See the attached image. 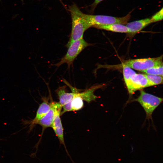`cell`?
<instances>
[{
	"mask_svg": "<svg viewBox=\"0 0 163 163\" xmlns=\"http://www.w3.org/2000/svg\"><path fill=\"white\" fill-rule=\"evenodd\" d=\"M72 27L69 39L66 44L67 47L73 41L83 38L85 31L89 28L85 18L84 13L75 4L69 7Z\"/></svg>",
	"mask_w": 163,
	"mask_h": 163,
	"instance_id": "6da1fadb",
	"label": "cell"
},
{
	"mask_svg": "<svg viewBox=\"0 0 163 163\" xmlns=\"http://www.w3.org/2000/svg\"><path fill=\"white\" fill-rule=\"evenodd\" d=\"M121 66L125 83L129 94H132L137 90L148 87L145 74L137 73L128 66Z\"/></svg>",
	"mask_w": 163,
	"mask_h": 163,
	"instance_id": "7a4b0ae2",
	"label": "cell"
},
{
	"mask_svg": "<svg viewBox=\"0 0 163 163\" xmlns=\"http://www.w3.org/2000/svg\"><path fill=\"white\" fill-rule=\"evenodd\" d=\"M131 12L125 16L117 17L105 15H93L84 14L85 18L90 27L101 25H106L113 23L126 24L129 21Z\"/></svg>",
	"mask_w": 163,
	"mask_h": 163,
	"instance_id": "3957f363",
	"label": "cell"
},
{
	"mask_svg": "<svg viewBox=\"0 0 163 163\" xmlns=\"http://www.w3.org/2000/svg\"><path fill=\"white\" fill-rule=\"evenodd\" d=\"M91 45L83 38L73 41L67 47L68 49L66 54L55 66L58 67L63 64L66 63L69 68L79 53L85 48Z\"/></svg>",
	"mask_w": 163,
	"mask_h": 163,
	"instance_id": "277c9868",
	"label": "cell"
},
{
	"mask_svg": "<svg viewBox=\"0 0 163 163\" xmlns=\"http://www.w3.org/2000/svg\"><path fill=\"white\" fill-rule=\"evenodd\" d=\"M163 99L146 92L143 90L140 91V94L133 101L138 102L143 107L146 114V118L152 119V114L154 110L162 101Z\"/></svg>",
	"mask_w": 163,
	"mask_h": 163,
	"instance_id": "5b68a950",
	"label": "cell"
},
{
	"mask_svg": "<svg viewBox=\"0 0 163 163\" xmlns=\"http://www.w3.org/2000/svg\"><path fill=\"white\" fill-rule=\"evenodd\" d=\"M163 64L162 56L156 58L131 59L125 61L120 66H126L143 72L154 66Z\"/></svg>",
	"mask_w": 163,
	"mask_h": 163,
	"instance_id": "8992f818",
	"label": "cell"
},
{
	"mask_svg": "<svg viewBox=\"0 0 163 163\" xmlns=\"http://www.w3.org/2000/svg\"><path fill=\"white\" fill-rule=\"evenodd\" d=\"M55 114L51 126L60 144L63 145L68 153L65 145L63 134V129L60 116L62 106L59 102H54Z\"/></svg>",
	"mask_w": 163,
	"mask_h": 163,
	"instance_id": "52a82bcc",
	"label": "cell"
},
{
	"mask_svg": "<svg viewBox=\"0 0 163 163\" xmlns=\"http://www.w3.org/2000/svg\"><path fill=\"white\" fill-rule=\"evenodd\" d=\"M50 107V103L48 102V99H43V102L38 108L35 117L29 123L30 129H32L34 125L37 124L39 121L46 114Z\"/></svg>",
	"mask_w": 163,
	"mask_h": 163,
	"instance_id": "ba28073f",
	"label": "cell"
},
{
	"mask_svg": "<svg viewBox=\"0 0 163 163\" xmlns=\"http://www.w3.org/2000/svg\"><path fill=\"white\" fill-rule=\"evenodd\" d=\"M55 114L54 102L50 103V107L46 114L38 122L42 128V133L46 128L51 127Z\"/></svg>",
	"mask_w": 163,
	"mask_h": 163,
	"instance_id": "9c48e42d",
	"label": "cell"
},
{
	"mask_svg": "<svg viewBox=\"0 0 163 163\" xmlns=\"http://www.w3.org/2000/svg\"><path fill=\"white\" fill-rule=\"evenodd\" d=\"M152 23L150 18H146L141 20L127 23L126 26L129 30V34L134 35L139 32L146 27Z\"/></svg>",
	"mask_w": 163,
	"mask_h": 163,
	"instance_id": "30bf717a",
	"label": "cell"
},
{
	"mask_svg": "<svg viewBox=\"0 0 163 163\" xmlns=\"http://www.w3.org/2000/svg\"><path fill=\"white\" fill-rule=\"evenodd\" d=\"M56 92L59 99V102L62 106L71 101L75 96V89H74L72 92H67L66 91L65 87L64 86L59 87L57 89Z\"/></svg>",
	"mask_w": 163,
	"mask_h": 163,
	"instance_id": "8fae6325",
	"label": "cell"
},
{
	"mask_svg": "<svg viewBox=\"0 0 163 163\" xmlns=\"http://www.w3.org/2000/svg\"><path fill=\"white\" fill-rule=\"evenodd\" d=\"M95 28L115 32L129 33L130 32L129 28L126 25L119 23L99 26Z\"/></svg>",
	"mask_w": 163,
	"mask_h": 163,
	"instance_id": "7c38bea8",
	"label": "cell"
},
{
	"mask_svg": "<svg viewBox=\"0 0 163 163\" xmlns=\"http://www.w3.org/2000/svg\"><path fill=\"white\" fill-rule=\"evenodd\" d=\"M76 91L75 95L71 101L72 111H78L81 109L83 107L84 102L82 98L77 94Z\"/></svg>",
	"mask_w": 163,
	"mask_h": 163,
	"instance_id": "4fadbf2b",
	"label": "cell"
},
{
	"mask_svg": "<svg viewBox=\"0 0 163 163\" xmlns=\"http://www.w3.org/2000/svg\"><path fill=\"white\" fill-rule=\"evenodd\" d=\"M145 75L148 80V87L163 83V76L147 74H145Z\"/></svg>",
	"mask_w": 163,
	"mask_h": 163,
	"instance_id": "5bb4252c",
	"label": "cell"
},
{
	"mask_svg": "<svg viewBox=\"0 0 163 163\" xmlns=\"http://www.w3.org/2000/svg\"><path fill=\"white\" fill-rule=\"evenodd\" d=\"M163 64L154 66L148 69L143 72L145 74L160 75L163 76Z\"/></svg>",
	"mask_w": 163,
	"mask_h": 163,
	"instance_id": "9a60e30c",
	"label": "cell"
},
{
	"mask_svg": "<svg viewBox=\"0 0 163 163\" xmlns=\"http://www.w3.org/2000/svg\"><path fill=\"white\" fill-rule=\"evenodd\" d=\"M163 18V8H161L158 12L153 15L150 20L152 23L160 21L162 20Z\"/></svg>",
	"mask_w": 163,
	"mask_h": 163,
	"instance_id": "2e32d148",
	"label": "cell"
},
{
	"mask_svg": "<svg viewBox=\"0 0 163 163\" xmlns=\"http://www.w3.org/2000/svg\"><path fill=\"white\" fill-rule=\"evenodd\" d=\"M104 0H94V3H93V7H95L99 3Z\"/></svg>",
	"mask_w": 163,
	"mask_h": 163,
	"instance_id": "e0dca14e",
	"label": "cell"
}]
</instances>
